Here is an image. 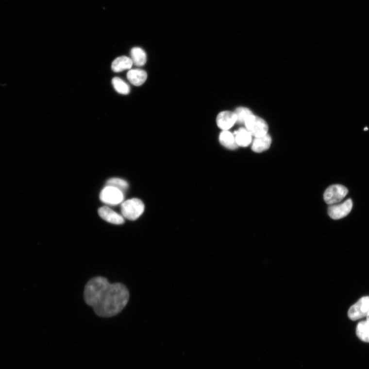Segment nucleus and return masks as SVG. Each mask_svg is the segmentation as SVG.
I'll use <instances>...</instances> for the list:
<instances>
[{"label": "nucleus", "instance_id": "f03ea898", "mask_svg": "<svg viewBox=\"0 0 369 369\" xmlns=\"http://www.w3.org/2000/svg\"><path fill=\"white\" fill-rule=\"evenodd\" d=\"M145 209L144 203L139 199H132L124 201L121 206L123 216L131 220H134L139 218Z\"/></svg>", "mask_w": 369, "mask_h": 369}, {"label": "nucleus", "instance_id": "f3484780", "mask_svg": "<svg viewBox=\"0 0 369 369\" xmlns=\"http://www.w3.org/2000/svg\"><path fill=\"white\" fill-rule=\"evenodd\" d=\"M112 84L118 93L122 95H128L130 92V87L127 83L118 77L114 78Z\"/></svg>", "mask_w": 369, "mask_h": 369}, {"label": "nucleus", "instance_id": "9d476101", "mask_svg": "<svg viewBox=\"0 0 369 369\" xmlns=\"http://www.w3.org/2000/svg\"><path fill=\"white\" fill-rule=\"evenodd\" d=\"M272 142L271 137L269 134L255 137L253 141L252 149L257 153L264 152L268 150Z\"/></svg>", "mask_w": 369, "mask_h": 369}, {"label": "nucleus", "instance_id": "423d86ee", "mask_svg": "<svg viewBox=\"0 0 369 369\" xmlns=\"http://www.w3.org/2000/svg\"><path fill=\"white\" fill-rule=\"evenodd\" d=\"M100 200L108 205H117L124 200L123 192L112 186L105 187L100 193Z\"/></svg>", "mask_w": 369, "mask_h": 369}, {"label": "nucleus", "instance_id": "412c9836", "mask_svg": "<svg viewBox=\"0 0 369 369\" xmlns=\"http://www.w3.org/2000/svg\"><path fill=\"white\" fill-rule=\"evenodd\" d=\"M367 130H368V128H365V131H367Z\"/></svg>", "mask_w": 369, "mask_h": 369}, {"label": "nucleus", "instance_id": "ddd939ff", "mask_svg": "<svg viewBox=\"0 0 369 369\" xmlns=\"http://www.w3.org/2000/svg\"><path fill=\"white\" fill-rule=\"evenodd\" d=\"M219 141L221 145L230 150H235L238 147L236 144L234 134L228 131H223L220 134Z\"/></svg>", "mask_w": 369, "mask_h": 369}, {"label": "nucleus", "instance_id": "a211bd4d", "mask_svg": "<svg viewBox=\"0 0 369 369\" xmlns=\"http://www.w3.org/2000/svg\"><path fill=\"white\" fill-rule=\"evenodd\" d=\"M235 113L237 117L236 123L239 124H245L246 120L253 115L250 109L243 107L237 108Z\"/></svg>", "mask_w": 369, "mask_h": 369}, {"label": "nucleus", "instance_id": "2eb2a0df", "mask_svg": "<svg viewBox=\"0 0 369 369\" xmlns=\"http://www.w3.org/2000/svg\"><path fill=\"white\" fill-rule=\"evenodd\" d=\"M131 57L133 64L137 67L144 66L147 61L146 53L140 48H134L132 50Z\"/></svg>", "mask_w": 369, "mask_h": 369}, {"label": "nucleus", "instance_id": "0eeeda50", "mask_svg": "<svg viewBox=\"0 0 369 369\" xmlns=\"http://www.w3.org/2000/svg\"><path fill=\"white\" fill-rule=\"evenodd\" d=\"M353 207L352 199H348L340 204L332 205L328 208V214L334 219H339L347 216Z\"/></svg>", "mask_w": 369, "mask_h": 369}, {"label": "nucleus", "instance_id": "dca6fc26", "mask_svg": "<svg viewBox=\"0 0 369 369\" xmlns=\"http://www.w3.org/2000/svg\"><path fill=\"white\" fill-rule=\"evenodd\" d=\"M358 337L366 343H369V325L366 320L359 322L356 327Z\"/></svg>", "mask_w": 369, "mask_h": 369}, {"label": "nucleus", "instance_id": "9b49d317", "mask_svg": "<svg viewBox=\"0 0 369 369\" xmlns=\"http://www.w3.org/2000/svg\"><path fill=\"white\" fill-rule=\"evenodd\" d=\"M127 78L132 84L140 86L144 84L147 78V72L142 69H134L129 70Z\"/></svg>", "mask_w": 369, "mask_h": 369}, {"label": "nucleus", "instance_id": "7ed1b4c3", "mask_svg": "<svg viewBox=\"0 0 369 369\" xmlns=\"http://www.w3.org/2000/svg\"><path fill=\"white\" fill-rule=\"evenodd\" d=\"M244 124L247 130L255 137L264 136L268 132L267 123L263 118L254 115L248 118Z\"/></svg>", "mask_w": 369, "mask_h": 369}, {"label": "nucleus", "instance_id": "20e7f679", "mask_svg": "<svg viewBox=\"0 0 369 369\" xmlns=\"http://www.w3.org/2000/svg\"><path fill=\"white\" fill-rule=\"evenodd\" d=\"M348 189L341 184H333L325 191L324 199L328 205H335L342 201L347 195Z\"/></svg>", "mask_w": 369, "mask_h": 369}, {"label": "nucleus", "instance_id": "f257e3e1", "mask_svg": "<svg viewBox=\"0 0 369 369\" xmlns=\"http://www.w3.org/2000/svg\"><path fill=\"white\" fill-rule=\"evenodd\" d=\"M84 300L88 305L93 308L99 317L115 316L126 307L129 293L121 283L111 284L103 277L91 279L84 290Z\"/></svg>", "mask_w": 369, "mask_h": 369}, {"label": "nucleus", "instance_id": "39448f33", "mask_svg": "<svg viewBox=\"0 0 369 369\" xmlns=\"http://www.w3.org/2000/svg\"><path fill=\"white\" fill-rule=\"evenodd\" d=\"M369 313V297H364L350 307L348 315L352 320L367 317Z\"/></svg>", "mask_w": 369, "mask_h": 369}, {"label": "nucleus", "instance_id": "4468645a", "mask_svg": "<svg viewBox=\"0 0 369 369\" xmlns=\"http://www.w3.org/2000/svg\"><path fill=\"white\" fill-rule=\"evenodd\" d=\"M133 62L131 58L122 56L115 59L112 65V68L115 72H122L125 70L131 69Z\"/></svg>", "mask_w": 369, "mask_h": 369}, {"label": "nucleus", "instance_id": "6e6552de", "mask_svg": "<svg viewBox=\"0 0 369 369\" xmlns=\"http://www.w3.org/2000/svg\"><path fill=\"white\" fill-rule=\"evenodd\" d=\"M237 117L235 112L224 111L220 113L217 118L218 127L223 131H228L236 123Z\"/></svg>", "mask_w": 369, "mask_h": 369}, {"label": "nucleus", "instance_id": "f8f14e48", "mask_svg": "<svg viewBox=\"0 0 369 369\" xmlns=\"http://www.w3.org/2000/svg\"><path fill=\"white\" fill-rule=\"evenodd\" d=\"M238 146L246 147L252 142V135L246 128H241L234 134Z\"/></svg>", "mask_w": 369, "mask_h": 369}, {"label": "nucleus", "instance_id": "1a4fd4ad", "mask_svg": "<svg viewBox=\"0 0 369 369\" xmlns=\"http://www.w3.org/2000/svg\"><path fill=\"white\" fill-rule=\"evenodd\" d=\"M98 212L99 216L109 223L116 225L124 223L125 220L122 216L107 206L100 208Z\"/></svg>", "mask_w": 369, "mask_h": 369}, {"label": "nucleus", "instance_id": "6ab92c4d", "mask_svg": "<svg viewBox=\"0 0 369 369\" xmlns=\"http://www.w3.org/2000/svg\"><path fill=\"white\" fill-rule=\"evenodd\" d=\"M107 186L116 188L123 192L128 188V184L125 181L118 178H113L109 180L106 183Z\"/></svg>", "mask_w": 369, "mask_h": 369}, {"label": "nucleus", "instance_id": "aec40b11", "mask_svg": "<svg viewBox=\"0 0 369 369\" xmlns=\"http://www.w3.org/2000/svg\"><path fill=\"white\" fill-rule=\"evenodd\" d=\"M366 318H367L366 321H367V322L368 323V324L369 325V313L368 316H367Z\"/></svg>", "mask_w": 369, "mask_h": 369}]
</instances>
